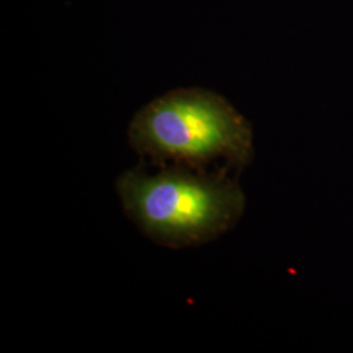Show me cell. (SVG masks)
Here are the masks:
<instances>
[{"label": "cell", "instance_id": "6da1fadb", "mask_svg": "<svg viewBox=\"0 0 353 353\" xmlns=\"http://www.w3.org/2000/svg\"><path fill=\"white\" fill-rule=\"evenodd\" d=\"M117 190L140 232L172 249L219 239L239 223L246 203L239 183L224 172L182 166H163L154 174L134 168L118 178Z\"/></svg>", "mask_w": 353, "mask_h": 353}, {"label": "cell", "instance_id": "7a4b0ae2", "mask_svg": "<svg viewBox=\"0 0 353 353\" xmlns=\"http://www.w3.org/2000/svg\"><path fill=\"white\" fill-rule=\"evenodd\" d=\"M128 139L154 164L195 170L219 160L243 168L254 152L248 119L224 97L203 88L176 89L141 108L130 123Z\"/></svg>", "mask_w": 353, "mask_h": 353}]
</instances>
